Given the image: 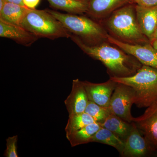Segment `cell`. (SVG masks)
Listing matches in <instances>:
<instances>
[{"instance_id": "cell-5", "label": "cell", "mask_w": 157, "mask_h": 157, "mask_svg": "<svg viewBox=\"0 0 157 157\" xmlns=\"http://www.w3.org/2000/svg\"><path fill=\"white\" fill-rule=\"evenodd\" d=\"M21 26L39 38L54 40L60 38H70L71 34L46 9H29Z\"/></svg>"}, {"instance_id": "cell-28", "label": "cell", "mask_w": 157, "mask_h": 157, "mask_svg": "<svg viewBox=\"0 0 157 157\" xmlns=\"http://www.w3.org/2000/svg\"><path fill=\"white\" fill-rule=\"evenodd\" d=\"M151 44L157 50V41H153L151 42Z\"/></svg>"}, {"instance_id": "cell-26", "label": "cell", "mask_w": 157, "mask_h": 157, "mask_svg": "<svg viewBox=\"0 0 157 157\" xmlns=\"http://www.w3.org/2000/svg\"><path fill=\"white\" fill-rule=\"evenodd\" d=\"M153 41H157V26L154 33L151 42H152ZM150 42V43H151Z\"/></svg>"}, {"instance_id": "cell-24", "label": "cell", "mask_w": 157, "mask_h": 157, "mask_svg": "<svg viewBox=\"0 0 157 157\" xmlns=\"http://www.w3.org/2000/svg\"><path fill=\"white\" fill-rule=\"evenodd\" d=\"M41 0H23L24 5L29 9H36Z\"/></svg>"}, {"instance_id": "cell-23", "label": "cell", "mask_w": 157, "mask_h": 157, "mask_svg": "<svg viewBox=\"0 0 157 157\" xmlns=\"http://www.w3.org/2000/svg\"><path fill=\"white\" fill-rule=\"evenodd\" d=\"M135 5L141 7L150 8L157 6V0H133Z\"/></svg>"}, {"instance_id": "cell-27", "label": "cell", "mask_w": 157, "mask_h": 157, "mask_svg": "<svg viewBox=\"0 0 157 157\" xmlns=\"http://www.w3.org/2000/svg\"><path fill=\"white\" fill-rule=\"evenodd\" d=\"M6 3V2L5 0H0V10L3 9Z\"/></svg>"}, {"instance_id": "cell-2", "label": "cell", "mask_w": 157, "mask_h": 157, "mask_svg": "<svg viewBox=\"0 0 157 157\" xmlns=\"http://www.w3.org/2000/svg\"><path fill=\"white\" fill-rule=\"evenodd\" d=\"M135 6L132 3L123 6L100 23L109 36L120 42L131 45L150 43L137 21Z\"/></svg>"}, {"instance_id": "cell-12", "label": "cell", "mask_w": 157, "mask_h": 157, "mask_svg": "<svg viewBox=\"0 0 157 157\" xmlns=\"http://www.w3.org/2000/svg\"><path fill=\"white\" fill-rule=\"evenodd\" d=\"M89 101L82 81L73 80L71 93L64 101L69 116L85 112Z\"/></svg>"}, {"instance_id": "cell-18", "label": "cell", "mask_w": 157, "mask_h": 157, "mask_svg": "<svg viewBox=\"0 0 157 157\" xmlns=\"http://www.w3.org/2000/svg\"><path fill=\"white\" fill-rule=\"evenodd\" d=\"M101 125L103 128L111 131L124 141L132 128V123L128 122L113 113L109 115Z\"/></svg>"}, {"instance_id": "cell-14", "label": "cell", "mask_w": 157, "mask_h": 157, "mask_svg": "<svg viewBox=\"0 0 157 157\" xmlns=\"http://www.w3.org/2000/svg\"><path fill=\"white\" fill-rule=\"evenodd\" d=\"M135 9L140 28L151 42L157 26V6L146 8L136 5Z\"/></svg>"}, {"instance_id": "cell-20", "label": "cell", "mask_w": 157, "mask_h": 157, "mask_svg": "<svg viewBox=\"0 0 157 157\" xmlns=\"http://www.w3.org/2000/svg\"><path fill=\"white\" fill-rule=\"evenodd\" d=\"M69 117L65 129L66 135L82 128L90 124L97 122L91 116L86 112L69 116Z\"/></svg>"}, {"instance_id": "cell-11", "label": "cell", "mask_w": 157, "mask_h": 157, "mask_svg": "<svg viewBox=\"0 0 157 157\" xmlns=\"http://www.w3.org/2000/svg\"><path fill=\"white\" fill-rule=\"evenodd\" d=\"M132 3H134L133 0H89L85 14L100 22L116 10Z\"/></svg>"}, {"instance_id": "cell-16", "label": "cell", "mask_w": 157, "mask_h": 157, "mask_svg": "<svg viewBox=\"0 0 157 157\" xmlns=\"http://www.w3.org/2000/svg\"><path fill=\"white\" fill-rule=\"evenodd\" d=\"M102 128L101 123L95 122L90 124L82 128L73 131L66 135L71 146L75 147L90 143L91 138Z\"/></svg>"}, {"instance_id": "cell-19", "label": "cell", "mask_w": 157, "mask_h": 157, "mask_svg": "<svg viewBox=\"0 0 157 157\" xmlns=\"http://www.w3.org/2000/svg\"><path fill=\"white\" fill-rule=\"evenodd\" d=\"M90 142H98L107 144L115 148L120 155L124 146V141L112 132L101 128L90 140Z\"/></svg>"}, {"instance_id": "cell-21", "label": "cell", "mask_w": 157, "mask_h": 157, "mask_svg": "<svg viewBox=\"0 0 157 157\" xmlns=\"http://www.w3.org/2000/svg\"><path fill=\"white\" fill-rule=\"evenodd\" d=\"M85 112L91 116L97 122L101 124L112 113L109 107L100 106L90 100Z\"/></svg>"}, {"instance_id": "cell-22", "label": "cell", "mask_w": 157, "mask_h": 157, "mask_svg": "<svg viewBox=\"0 0 157 157\" xmlns=\"http://www.w3.org/2000/svg\"><path fill=\"white\" fill-rule=\"evenodd\" d=\"M17 135L9 137L6 139V149L5 155L6 157H18L17 151Z\"/></svg>"}, {"instance_id": "cell-6", "label": "cell", "mask_w": 157, "mask_h": 157, "mask_svg": "<svg viewBox=\"0 0 157 157\" xmlns=\"http://www.w3.org/2000/svg\"><path fill=\"white\" fill-rule=\"evenodd\" d=\"M135 101L134 90L127 85L117 82L110 99L109 107L112 113L128 122L132 123L134 117L131 109Z\"/></svg>"}, {"instance_id": "cell-4", "label": "cell", "mask_w": 157, "mask_h": 157, "mask_svg": "<svg viewBox=\"0 0 157 157\" xmlns=\"http://www.w3.org/2000/svg\"><path fill=\"white\" fill-rule=\"evenodd\" d=\"M109 78L129 86L134 90L135 104L138 108L148 107L157 101V69L142 65L133 76Z\"/></svg>"}, {"instance_id": "cell-13", "label": "cell", "mask_w": 157, "mask_h": 157, "mask_svg": "<svg viewBox=\"0 0 157 157\" xmlns=\"http://www.w3.org/2000/svg\"><path fill=\"white\" fill-rule=\"evenodd\" d=\"M0 36L11 39L25 46H30L39 39L21 26L11 24L2 20H0Z\"/></svg>"}, {"instance_id": "cell-25", "label": "cell", "mask_w": 157, "mask_h": 157, "mask_svg": "<svg viewBox=\"0 0 157 157\" xmlns=\"http://www.w3.org/2000/svg\"><path fill=\"white\" fill-rule=\"evenodd\" d=\"M6 2H11L18 4L21 6H25L23 2V0H5Z\"/></svg>"}, {"instance_id": "cell-10", "label": "cell", "mask_w": 157, "mask_h": 157, "mask_svg": "<svg viewBox=\"0 0 157 157\" xmlns=\"http://www.w3.org/2000/svg\"><path fill=\"white\" fill-rule=\"evenodd\" d=\"M131 132L124 141V146L121 156L140 157L144 156L152 151L146 139L132 122Z\"/></svg>"}, {"instance_id": "cell-1", "label": "cell", "mask_w": 157, "mask_h": 157, "mask_svg": "<svg viewBox=\"0 0 157 157\" xmlns=\"http://www.w3.org/2000/svg\"><path fill=\"white\" fill-rule=\"evenodd\" d=\"M70 38L86 54L101 62L106 67L110 78L133 76L142 66L135 57L109 42L89 46L73 34H71Z\"/></svg>"}, {"instance_id": "cell-15", "label": "cell", "mask_w": 157, "mask_h": 157, "mask_svg": "<svg viewBox=\"0 0 157 157\" xmlns=\"http://www.w3.org/2000/svg\"><path fill=\"white\" fill-rule=\"evenodd\" d=\"M29 10L25 6L6 2L3 9L0 10V20L11 24L21 26Z\"/></svg>"}, {"instance_id": "cell-8", "label": "cell", "mask_w": 157, "mask_h": 157, "mask_svg": "<svg viewBox=\"0 0 157 157\" xmlns=\"http://www.w3.org/2000/svg\"><path fill=\"white\" fill-rule=\"evenodd\" d=\"M108 42L133 56L142 64L157 69V50L151 43L144 45H131L118 41L108 35Z\"/></svg>"}, {"instance_id": "cell-7", "label": "cell", "mask_w": 157, "mask_h": 157, "mask_svg": "<svg viewBox=\"0 0 157 157\" xmlns=\"http://www.w3.org/2000/svg\"><path fill=\"white\" fill-rule=\"evenodd\" d=\"M132 122L146 139L152 151H157V101L147 107L142 115L133 117Z\"/></svg>"}, {"instance_id": "cell-9", "label": "cell", "mask_w": 157, "mask_h": 157, "mask_svg": "<svg viewBox=\"0 0 157 157\" xmlns=\"http://www.w3.org/2000/svg\"><path fill=\"white\" fill-rule=\"evenodd\" d=\"M82 83L90 101L103 107H109L117 82L109 78L108 81L102 83H93L86 80L82 81Z\"/></svg>"}, {"instance_id": "cell-3", "label": "cell", "mask_w": 157, "mask_h": 157, "mask_svg": "<svg viewBox=\"0 0 157 157\" xmlns=\"http://www.w3.org/2000/svg\"><path fill=\"white\" fill-rule=\"evenodd\" d=\"M46 10L58 20L70 33L78 37L86 45L95 46L109 42V34L103 25L86 15L64 14Z\"/></svg>"}, {"instance_id": "cell-17", "label": "cell", "mask_w": 157, "mask_h": 157, "mask_svg": "<svg viewBox=\"0 0 157 157\" xmlns=\"http://www.w3.org/2000/svg\"><path fill=\"white\" fill-rule=\"evenodd\" d=\"M50 7L68 14H84L88 8L89 0H47Z\"/></svg>"}]
</instances>
